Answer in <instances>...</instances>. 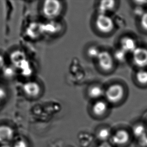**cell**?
<instances>
[{
	"label": "cell",
	"instance_id": "1",
	"mask_svg": "<svg viewBox=\"0 0 147 147\" xmlns=\"http://www.w3.org/2000/svg\"><path fill=\"white\" fill-rule=\"evenodd\" d=\"M133 142L131 128H119L113 132L109 142L115 147H127Z\"/></svg>",
	"mask_w": 147,
	"mask_h": 147
},
{
	"label": "cell",
	"instance_id": "2",
	"mask_svg": "<svg viewBox=\"0 0 147 147\" xmlns=\"http://www.w3.org/2000/svg\"><path fill=\"white\" fill-rule=\"evenodd\" d=\"M62 10L61 2L57 0H46L42 5V13L46 18L53 19L61 14Z\"/></svg>",
	"mask_w": 147,
	"mask_h": 147
},
{
	"label": "cell",
	"instance_id": "3",
	"mask_svg": "<svg viewBox=\"0 0 147 147\" xmlns=\"http://www.w3.org/2000/svg\"><path fill=\"white\" fill-rule=\"evenodd\" d=\"M124 89L119 84H113L105 90V96L108 103L117 104L123 98Z\"/></svg>",
	"mask_w": 147,
	"mask_h": 147
},
{
	"label": "cell",
	"instance_id": "4",
	"mask_svg": "<svg viewBox=\"0 0 147 147\" xmlns=\"http://www.w3.org/2000/svg\"><path fill=\"white\" fill-rule=\"evenodd\" d=\"M98 31L103 34H109L113 31L115 24L111 17L105 14H98L95 21Z\"/></svg>",
	"mask_w": 147,
	"mask_h": 147
},
{
	"label": "cell",
	"instance_id": "5",
	"mask_svg": "<svg viewBox=\"0 0 147 147\" xmlns=\"http://www.w3.org/2000/svg\"><path fill=\"white\" fill-rule=\"evenodd\" d=\"M96 60L99 67L103 71L109 72L113 69L114 59L111 54L107 51L100 52Z\"/></svg>",
	"mask_w": 147,
	"mask_h": 147
},
{
	"label": "cell",
	"instance_id": "6",
	"mask_svg": "<svg viewBox=\"0 0 147 147\" xmlns=\"http://www.w3.org/2000/svg\"><path fill=\"white\" fill-rule=\"evenodd\" d=\"M134 63L139 67L147 66V50L142 47H137L132 53Z\"/></svg>",
	"mask_w": 147,
	"mask_h": 147
},
{
	"label": "cell",
	"instance_id": "7",
	"mask_svg": "<svg viewBox=\"0 0 147 147\" xmlns=\"http://www.w3.org/2000/svg\"><path fill=\"white\" fill-rule=\"evenodd\" d=\"M109 109V103L107 101L99 99L96 100L92 106V113L94 117L101 118L107 114Z\"/></svg>",
	"mask_w": 147,
	"mask_h": 147
},
{
	"label": "cell",
	"instance_id": "8",
	"mask_svg": "<svg viewBox=\"0 0 147 147\" xmlns=\"http://www.w3.org/2000/svg\"><path fill=\"white\" fill-rule=\"evenodd\" d=\"M24 94L29 98H37L40 95L41 88L40 84L36 82H29L23 86Z\"/></svg>",
	"mask_w": 147,
	"mask_h": 147
},
{
	"label": "cell",
	"instance_id": "9",
	"mask_svg": "<svg viewBox=\"0 0 147 147\" xmlns=\"http://www.w3.org/2000/svg\"><path fill=\"white\" fill-rule=\"evenodd\" d=\"M14 129L7 125H0V144L1 145L10 143L14 137Z\"/></svg>",
	"mask_w": 147,
	"mask_h": 147
},
{
	"label": "cell",
	"instance_id": "10",
	"mask_svg": "<svg viewBox=\"0 0 147 147\" xmlns=\"http://www.w3.org/2000/svg\"><path fill=\"white\" fill-rule=\"evenodd\" d=\"M105 90L99 84H93L88 88V97L92 99L96 100L105 96Z\"/></svg>",
	"mask_w": 147,
	"mask_h": 147
},
{
	"label": "cell",
	"instance_id": "11",
	"mask_svg": "<svg viewBox=\"0 0 147 147\" xmlns=\"http://www.w3.org/2000/svg\"><path fill=\"white\" fill-rule=\"evenodd\" d=\"M137 48L135 40L130 37H124L121 41V48L125 53H133Z\"/></svg>",
	"mask_w": 147,
	"mask_h": 147
},
{
	"label": "cell",
	"instance_id": "12",
	"mask_svg": "<svg viewBox=\"0 0 147 147\" xmlns=\"http://www.w3.org/2000/svg\"><path fill=\"white\" fill-rule=\"evenodd\" d=\"M10 60L12 63L17 67H19L20 65L26 61L25 54L23 52L17 50L13 52L10 55Z\"/></svg>",
	"mask_w": 147,
	"mask_h": 147
},
{
	"label": "cell",
	"instance_id": "13",
	"mask_svg": "<svg viewBox=\"0 0 147 147\" xmlns=\"http://www.w3.org/2000/svg\"><path fill=\"white\" fill-rule=\"evenodd\" d=\"M113 131L108 127H102L98 129L96 133V137L97 139L101 142H109L111 139Z\"/></svg>",
	"mask_w": 147,
	"mask_h": 147
},
{
	"label": "cell",
	"instance_id": "14",
	"mask_svg": "<svg viewBox=\"0 0 147 147\" xmlns=\"http://www.w3.org/2000/svg\"><path fill=\"white\" fill-rule=\"evenodd\" d=\"M115 6V1L108 0L100 1L98 6L99 13L106 14L107 12L113 10Z\"/></svg>",
	"mask_w": 147,
	"mask_h": 147
},
{
	"label": "cell",
	"instance_id": "15",
	"mask_svg": "<svg viewBox=\"0 0 147 147\" xmlns=\"http://www.w3.org/2000/svg\"><path fill=\"white\" fill-rule=\"evenodd\" d=\"M127 54V53H125L121 48H120L115 51L113 56L114 60H115L119 62H123L125 60Z\"/></svg>",
	"mask_w": 147,
	"mask_h": 147
},
{
	"label": "cell",
	"instance_id": "16",
	"mask_svg": "<svg viewBox=\"0 0 147 147\" xmlns=\"http://www.w3.org/2000/svg\"><path fill=\"white\" fill-rule=\"evenodd\" d=\"M136 78L139 83L142 84H147V71L140 70L136 74Z\"/></svg>",
	"mask_w": 147,
	"mask_h": 147
},
{
	"label": "cell",
	"instance_id": "17",
	"mask_svg": "<svg viewBox=\"0 0 147 147\" xmlns=\"http://www.w3.org/2000/svg\"><path fill=\"white\" fill-rule=\"evenodd\" d=\"M98 48L96 46H91L87 50V55L91 59H96L100 53Z\"/></svg>",
	"mask_w": 147,
	"mask_h": 147
},
{
	"label": "cell",
	"instance_id": "18",
	"mask_svg": "<svg viewBox=\"0 0 147 147\" xmlns=\"http://www.w3.org/2000/svg\"><path fill=\"white\" fill-rule=\"evenodd\" d=\"M4 76L7 78H12L15 74V69L11 66L4 67L3 69Z\"/></svg>",
	"mask_w": 147,
	"mask_h": 147
},
{
	"label": "cell",
	"instance_id": "19",
	"mask_svg": "<svg viewBox=\"0 0 147 147\" xmlns=\"http://www.w3.org/2000/svg\"><path fill=\"white\" fill-rule=\"evenodd\" d=\"M12 146L13 147H29L28 142L24 139L18 140Z\"/></svg>",
	"mask_w": 147,
	"mask_h": 147
},
{
	"label": "cell",
	"instance_id": "20",
	"mask_svg": "<svg viewBox=\"0 0 147 147\" xmlns=\"http://www.w3.org/2000/svg\"><path fill=\"white\" fill-rule=\"evenodd\" d=\"M141 24L143 29L147 31V13L144 14L142 16Z\"/></svg>",
	"mask_w": 147,
	"mask_h": 147
},
{
	"label": "cell",
	"instance_id": "21",
	"mask_svg": "<svg viewBox=\"0 0 147 147\" xmlns=\"http://www.w3.org/2000/svg\"><path fill=\"white\" fill-rule=\"evenodd\" d=\"M97 147H115L109 142H101Z\"/></svg>",
	"mask_w": 147,
	"mask_h": 147
},
{
	"label": "cell",
	"instance_id": "22",
	"mask_svg": "<svg viewBox=\"0 0 147 147\" xmlns=\"http://www.w3.org/2000/svg\"><path fill=\"white\" fill-rule=\"evenodd\" d=\"M6 96V93L4 92V90L0 88V102L2 101V99H3Z\"/></svg>",
	"mask_w": 147,
	"mask_h": 147
},
{
	"label": "cell",
	"instance_id": "23",
	"mask_svg": "<svg viewBox=\"0 0 147 147\" xmlns=\"http://www.w3.org/2000/svg\"><path fill=\"white\" fill-rule=\"evenodd\" d=\"M5 65V60L2 55H0V69H3Z\"/></svg>",
	"mask_w": 147,
	"mask_h": 147
},
{
	"label": "cell",
	"instance_id": "24",
	"mask_svg": "<svg viewBox=\"0 0 147 147\" xmlns=\"http://www.w3.org/2000/svg\"><path fill=\"white\" fill-rule=\"evenodd\" d=\"M0 147H13V146L11 145L10 144H7L1 145Z\"/></svg>",
	"mask_w": 147,
	"mask_h": 147
},
{
	"label": "cell",
	"instance_id": "25",
	"mask_svg": "<svg viewBox=\"0 0 147 147\" xmlns=\"http://www.w3.org/2000/svg\"><path fill=\"white\" fill-rule=\"evenodd\" d=\"M143 121L144 123H145V124L147 126V118L146 119H145V120H144Z\"/></svg>",
	"mask_w": 147,
	"mask_h": 147
}]
</instances>
